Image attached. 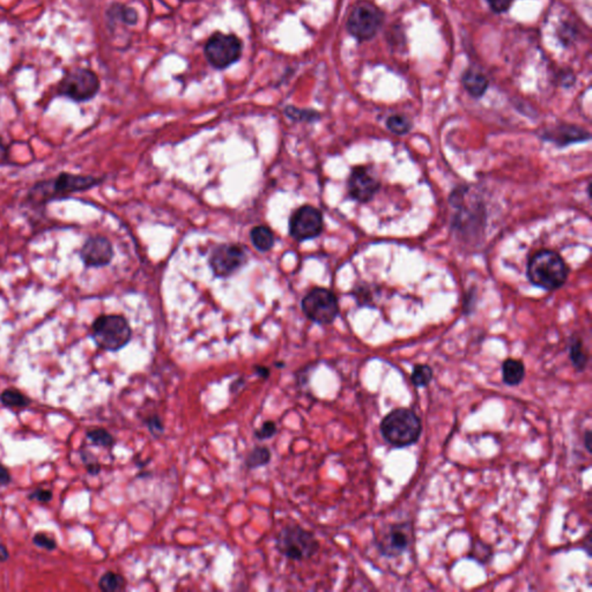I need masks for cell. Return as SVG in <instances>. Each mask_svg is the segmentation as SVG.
Segmentation results:
<instances>
[{
    "label": "cell",
    "mask_w": 592,
    "mask_h": 592,
    "mask_svg": "<svg viewBox=\"0 0 592 592\" xmlns=\"http://www.w3.org/2000/svg\"><path fill=\"white\" fill-rule=\"evenodd\" d=\"M204 52L211 66L225 69L241 58L243 43L235 35L216 33L205 44Z\"/></svg>",
    "instance_id": "7"
},
{
    "label": "cell",
    "mask_w": 592,
    "mask_h": 592,
    "mask_svg": "<svg viewBox=\"0 0 592 592\" xmlns=\"http://www.w3.org/2000/svg\"><path fill=\"white\" fill-rule=\"evenodd\" d=\"M11 480H12V476H11L10 471L7 470V467H4L3 464L0 463V485H9Z\"/></svg>",
    "instance_id": "36"
},
{
    "label": "cell",
    "mask_w": 592,
    "mask_h": 592,
    "mask_svg": "<svg viewBox=\"0 0 592 592\" xmlns=\"http://www.w3.org/2000/svg\"><path fill=\"white\" fill-rule=\"evenodd\" d=\"M462 84L465 91L469 93L472 97L479 99L484 96L486 91L488 89L489 82L488 78L476 69H467L463 73L462 77Z\"/></svg>",
    "instance_id": "16"
},
{
    "label": "cell",
    "mask_w": 592,
    "mask_h": 592,
    "mask_svg": "<svg viewBox=\"0 0 592 592\" xmlns=\"http://www.w3.org/2000/svg\"><path fill=\"white\" fill-rule=\"evenodd\" d=\"M323 230V216L320 211L311 206H303L295 211L289 223L291 235L304 241L317 238Z\"/></svg>",
    "instance_id": "12"
},
{
    "label": "cell",
    "mask_w": 592,
    "mask_h": 592,
    "mask_svg": "<svg viewBox=\"0 0 592 592\" xmlns=\"http://www.w3.org/2000/svg\"><path fill=\"white\" fill-rule=\"evenodd\" d=\"M569 359L577 373H582L586 370V366L589 364V355L586 353V347L581 339H571L569 345Z\"/></svg>",
    "instance_id": "19"
},
{
    "label": "cell",
    "mask_w": 592,
    "mask_h": 592,
    "mask_svg": "<svg viewBox=\"0 0 592 592\" xmlns=\"http://www.w3.org/2000/svg\"><path fill=\"white\" fill-rule=\"evenodd\" d=\"M492 549L485 542H479L474 544L471 549L470 558L474 559L480 564H487L489 559L492 558Z\"/></svg>",
    "instance_id": "28"
},
{
    "label": "cell",
    "mask_w": 592,
    "mask_h": 592,
    "mask_svg": "<svg viewBox=\"0 0 592 592\" xmlns=\"http://www.w3.org/2000/svg\"><path fill=\"white\" fill-rule=\"evenodd\" d=\"M542 137L544 140L551 141L553 144L564 147L574 143L589 140L590 133L580 126L564 124L555 126L553 129L546 130Z\"/></svg>",
    "instance_id": "15"
},
{
    "label": "cell",
    "mask_w": 592,
    "mask_h": 592,
    "mask_svg": "<svg viewBox=\"0 0 592 592\" xmlns=\"http://www.w3.org/2000/svg\"><path fill=\"white\" fill-rule=\"evenodd\" d=\"M379 432L383 440L393 448H408L420 440L423 421L412 408H395L383 418Z\"/></svg>",
    "instance_id": "2"
},
{
    "label": "cell",
    "mask_w": 592,
    "mask_h": 592,
    "mask_svg": "<svg viewBox=\"0 0 592 592\" xmlns=\"http://www.w3.org/2000/svg\"><path fill=\"white\" fill-rule=\"evenodd\" d=\"M575 36H576V29H575L574 26L567 23V22L561 26L560 29H559V38L566 45L571 44L574 41Z\"/></svg>",
    "instance_id": "33"
},
{
    "label": "cell",
    "mask_w": 592,
    "mask_h": 592,
    "mask_svg": "<svg viewBox=\"0 0 592 592\" xmlns=\"http://www.w3.org/2000/svg\"><path fill=\"white\" fill-rule=\"evenodd\" d=\"M0 403L9 408H26L30 405V399L16 389H6L0 395Z\"/></svg>",
    "instance_id": "20"
},
{
    "label": "cell",
    "mask_w": 592,
    "mask_h": 592,
    "mask_svg": "<svg viewBox=\"0 0 592 592\" xmlns=\"http://www.w3.org/2000/svg\"><path fill=\"white\" fill-rule=\"evenodd\" d=\"M414 542V527L411 522L390 524L376 537V547L386 558H397L408 552Z\"/></svg>",
    "instance_id": "9"
},
{
    "label": "cell",
    "mask_w": 592,
    "mask_h": 592,
    "mask_svg": "<svg viewBox=\"0 0 592 592\" xmlns=\"http://www.w3.org/2000/svg\"><path fill=\"white\" fill-rule=\"evenodd\" d=\"M251 242L259 251H269L274 243V238L271 229L265 226L255 227L250 233Z\"/></svg>",
    "instance_id": "21"
},
{
    "label": "cell",
    "mask_w": 592,
    "mask_h": 592,
    "mask_svg": "<svg viewBox=\"0 0 592 592\" xmlns=\"http://www.w3.org/2000/svg\"><path fill=\"white\" fill-rule=\"evenodd\" d=\"M91 335L97 347L117 352L131 342L132 329L122 315H101L91 324Z\"/></svg>",
    "instance_id": "4"
},
{
    "label": "cell",
    "mask_w": 592,
    "mask_h": 592,
    "mask_svg": "<svg viewBox=\"0 0 592 592\" xmlns=\"http://www.w3.org/2000/svg\"><path fill=\"white\" fill-rule=\"evenodd\" d=\"M502 381L508 386H518L527 375L523 361L509 357L501 367Z\"/></svg>",
    "instance_id": "17"
},
{
    "label": "cell",
    "mask_w": 592,
    "mask_h": 592,
    "mask_svg": "<svg viewBox=\"0 0 592 592\" xmlns=\"http://www.w3.org/2000/svg\"><path fill=\"white\" fill-rule=\"evenodd\" d=\"M100 91V80L93 71L74 69L60 80L57 93L74 102H86L95 97Z\"/></svg>",
    "instance_id": "8"
},
{
    "label": "cell",
    "mask_w": 592,
    "mask_h": 592,
    "mask_svg": "<svg viewBox=\"0 0 592 592\" xmlns=\"http://www.w3.org/2000/svg\"><path fill=\"white\" fill-rule=\"evenodd\" d=\"M285 113L289 118L298 121V122H315L320 117V113L315 110H300L291 106L286 108Z\"/></svg>",
    "instance_id": "27"
},
{
    "label": "cell",
    "mask_w": 592,
    "mask_h": 592,
    "mask_svg": "<svg viewBox=\"0 0 592 592\" xmlns=\"http://www.w3.org/2000/svg\"><path fill=\"white\" fill-rule=\"evenodd\" d=\"M82 459L86 465L88 474H91V476H97V474H100V463L97 462L96 458L91 452H87V450L82 452Z\"/></svg>",
    "instance_id": "31"
},
{
    "label": "cell",
    "mask_w": 592,
    "mask_h": 592,
    "mask_svg": "<svg viewBox=\"0 0 592 592\" xmlns=\"http://www.w3.org/2000/svg\"><path fill=\"white\" fill-rule=\"evenodd\" d=\"M54 498V493L49 491V489H35L28 496L29 500H33V501H38L42 502V503H47V502H50Z\"/></svg>",
    "instance_id": "34"
},
{
    "label": "cell",
    "mask_w": 592,
    "mask_h": 592,
    "mask_svg": "<svg viewBox=\"0 0 592 592\" xmlns=\"http://www.w3.org/2000/svg\"><path fill=\"white\" fill-rule=\"evenodd\" d=\"M591 437L592 435L590 430H586L584 432V436H583V440H584V447H586V452H589V454H591Z\"/></svg>",
    "instance_id": "38"
},
{
    "label": "cell",
    "mask_w": 592,
    "mask_h": 592,
    "mask_svg": "<svg viewBox=\"0 0 592 592\" xmlns=\"http://www.w3.org/2000/svg\"><path fill=\"white\" fill-rule=\"evenodd\" d=\"M381 183L366 167H357L348 179V192L354 201L368 203L379 191Z\"/></svg>",
    "instance_id": "14"
},
{
    "label": "cell",
    "mask_w": 592,
    "mask_h": 592,
    "mask_svg": "<svg viewBox=\"0 0 592 592\" xmlns=\"http://www.w3.org/2000/svg\"><path fill=\"white\" fill-rule=\"evenodd\" d=\"M88 441L91 442V445L101 447V448L111 449L115 445V437H113L107 430L104 428H95V430H88L86 434Z\"/></svg>",
    "instance_id": "25"
},
{
    "label": "cell",
    "mask_w": 592,
    "mask_h": 592,
    "mask_svg": "<svg viewBox=\"0 0 592 592\" xmlns=\"http://www.w3.org/2000/svg\"><path fill=\"white\" fill-rule=\"evenodd\" d=\"M527 278L532 285L553 291L566 284L569 269L558 252L549 249L537 251L527 263Z\"/></svg>",
    "instance_id": "3"
},
{
    "label": "cell",
    "mask_w": 592,
    "mask_h": 592,
    "mask_svg": "<svg viewBox=\"0 0 592 592\" xmlns=\"http://www.w3.org/2000/svg\"><path fill=\"white\" fill-rule=\"evenodd\" d=\"M9 559H10V552L6 546L0 544V562H6Z\"/></svg>",
    "instance_id": "39"
},
{
    "label": "cell",
    "mask_w": 592,
    "mask_h": 592,
    "mask_svg": "<svg viewBox=\"0 0 592 592\" xmlns=\"http://www.w3.org/2000/svg\"><path fill=\"white\" fill-rule=\"evenodd\" d=\"M255 373L257 374L258 376L264 379H269V369L267 367L255 366Z\"/></svg>",
    "instance_id": "37"
},
{
    "label": "cell",
    "mask_w": 592,
    "mask_h": 592,
    "mask_svg": "<svg viewBox=\"0 0 592 592\" xmlns=\"http://www.w3.org/2000/svg\"><path fill=\"white\" fill-rule=\"evenodd\" d=\"M113 243L104 236L88 238L79 251V257L87 269L108 267L113 262Z\"/></svg>",
    "instance_id": "13"
},
{
    "label": "cell",
    "mask_w": 592,
    "mask_h": 592,
    "mask_svg": "<svg viewBox=\"0 0 592 592\" xmlns=\"http://www.w3.org/2000/svg\"><path fill=\"white\" fill-rule=\"evenodd\" d=\"M278 432V426L277 423L272 420H267L262 425L260 428L255 430V437L259 440V441H265V440L272 439L273 436L276 435Z\"/></svg>",
    "instance_id": "29"
},
{
    "label": "cell",
    "mask_w": 592,
    "mask_h": 592,
    "mask_svg": "<svg viewBox=\"0 0 592 592\" xmlns=\"http://www.w3.org/2000/svg\"><path fill=\"white\" fill-rule=\"evenodd\" d=\"M386 128L395 135H404L412 130L413 124L405 115H392L386 119Z\"/></svg>",
    "instance_id": "26"
},
{
    "label": "cell",
    "mask_w": 592,
    "mask_h": 592,
    "mask_svg": "<svg viewBox=\"0 0 592 592\" xmlns=\"http://www.w3.org/2000/svg\"><path fill=\"white\" fill-rule=\"evenodd\" d=\"M104 182L102 177L63 172L52 179L35 183L29 189L27 201L35 206H43L52 201H63L79 192L88 191Z\"/></svg>",
    "instance_id": "1"
},
{
    "label": "cell",
    "mask_w": 592,
    "mask_h": 592,
    "mask_svg": "<svg viewBox=\"0 0 592 592\" xmlns=\"http://www.w3.org/2000/svg\"><path fill=\"white\" fill-rule=\"evenodd\" d=\"M302 309L315 323L331 324L338 316V300L329 289H315L303 298Z\"/></svg>",
    "instance_id": "10"
},
{
    "label": "cell",
    "mask_w": 592,
    "mask_h": 592,
    "mask_svg": "<svg viewBox=\"0 0 592 592\" xmlns=\"http://www.w3.org/2000/svg\"><path fill=\"white\" fill-rule=\"evenodd\" d=\"M146 425H147V428L150 432H151L152 435L154 437H160V436L163 435V432H164V426H163L162 420H161V418L159 415H151V417L147 418L146 420H145Z\"/></svg>",
    "instance_id": "32"
},
{
    "label": "cell",
    "mask_w": 592,
    "mask_h": 592,
    "mask_svg": "<svg viewBox=\"0 0 592 592\" xmlns=\"http://www.w3.org/2000/svg\"><path fill=\"white\" fill-rule=\"evenodd\" d=\"M276 547L289 560H309L320 551V542L309 530L300 525H287L278 533Z\"/></svg>",
    "instance_id": "5"
},
{
    "label": "cell",
    "mask_w": 592,
    "mask_h": 592,
    "mask_svg": "<svg viewBox=\"0 0 592 592\" xmlns=\"http://www.w3.org/2000/svg\"><path fill=\"white\" fill-rule=\"evenodd\" d=\"M245 249L235 245H218L210 257L211 269L218 277L232 276L245 267Z\"/></svg>",
    "instance_id": "11"
},
{
    "label": "cell",
    "mask_w": 592,
    "mask_h": 592,
    "mask_svg": "<svg viewBox=\"0 0 592 592\" xmlns=\"http://www.w3.org/2000/svg\"><path fill=\"white\" fill-rule=\"evenodd\" d=\"M486 1L492 9L493 12L506 13L510 9L515 0H486Z\"/></svg>",
    "instance_id": "35"
},
{
    "label": "cell",
    "mask_w": 592,
    "mask_h": 592,
    "mask_svg": "<svg viewBox=\"0 0 592 592\" xmlns=\"http://www.w3.org/2000/svg\"><path fill=\"white\" fill-rule=\"evenodd\" d=\"M107 19L110 25L119 21L128 26H135L138 22V12L123 4H113L107 11Z\"/></svg>",
    "instance_id": "18"
},
{
    "label": "cell",
    "mask_w": 592,
    "mask_h": 592,
    "mask_svg": "<svg viewBox=\"0 0 592 592\" xmlns=\"http://www.w3.org/2000/svg\"><path fill=\"white\" fill-rule=\"evenodd\" d=\"M125 577L113 571H107L99 580V588L104 592L122 591L125 589Z\"/></svg>",
    "instance_id": "23"
},
{
    "label": "cell",
    "mask_w": 592,
    "mask_h": 592,
    "mask_svg": "<svg viewBox=\"0 0 592 592\" xmlns=\"http://www.w3.org/2000/svg\"><path fill=\"white\" fill-rule=\"evenodd\" d=\"M33 544L47 551H55L57 549L56 539L44 532L35 533L33 537Z\"/></svg>",
    "instance_id": "30"
},
{
    "label": "cell",
    "mask_w": 592,
    "mask_h": 592,
    "mask_svg": "<svg viewBox=\"0 0 592 592\" xmlns=\"http://www.w3.org/2000/svg\"><path fill=\"white\" fill-rule=\"evenodd\" d=\"M434 379V370L430 364H418L411 374V382L415 388L428 386Z\"/></svg>",
    "instance_id": "24"
},
{
    "label": "cell",
    "mask_w": 592,
    "mask_h": 592,
    "mask_svg": "<svg viewBox=\"0 0 592 592\" xmlns=\"http://www.w3.org/2000/svg\"><path fill=\"white\" fill-rule=\"evenodd\" d=\"M384 22V13L370 0H359L348 14L346 28L350 35L360 42L376 36Z\"/></svg>",
    "instance_id": "6"
},
{
    "label": "cell",
    "mask_w": 592,
    "mask_h": 592,
    "mask_svg": "<svg viewBox=\"0 0 592 592\" xmlns=\"http://www.w3.org/2000/svg\"><path fill=\"white\" fill-rule=\"evenodd\" d=\"M272 454L269 452L267 447H256L249 452L248 456L245 458V467H248L249 470H254L258 467H265L271 461Z\"/></svg>",
    "instance_id": "22"
}]
</instances>
